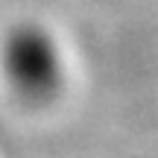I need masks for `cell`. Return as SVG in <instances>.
<instances>
[{"label": "cell", "instance_id": "obj_1", "mask_svg": "<svg viewBox=\"0 0 158 158\" xmlns=\"http://www.w3.org/2000/svg\"><path fill=\"white\" fill-rule=\"evenodd\" d=\"M0 82L18 102H53L68 82V62L59 38L41 23L9 27L0 38Z\"/></svg>", "mask_w": 158, "mask_h": 158}]
</instances>
